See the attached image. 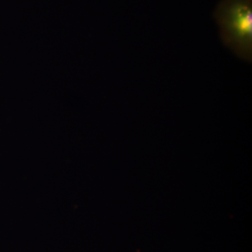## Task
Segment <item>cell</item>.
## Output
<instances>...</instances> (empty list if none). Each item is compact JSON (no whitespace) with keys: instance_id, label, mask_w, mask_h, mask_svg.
Segmentation results:
<instances>
[{"instance_id":"obj_1","label":"cell","mask_w":252,"mask_h":252,"mask_svg":"<svg viewBox=\"0 0 252 252\" xmlns=\"http://www.w3.org/2000/svg\"><path fill=\"white\" fill-rule=\"evenodd\" d=\"M222 42L238 57L252 59V0H221L214 13Z\"/></svg>"}]
</instances>
